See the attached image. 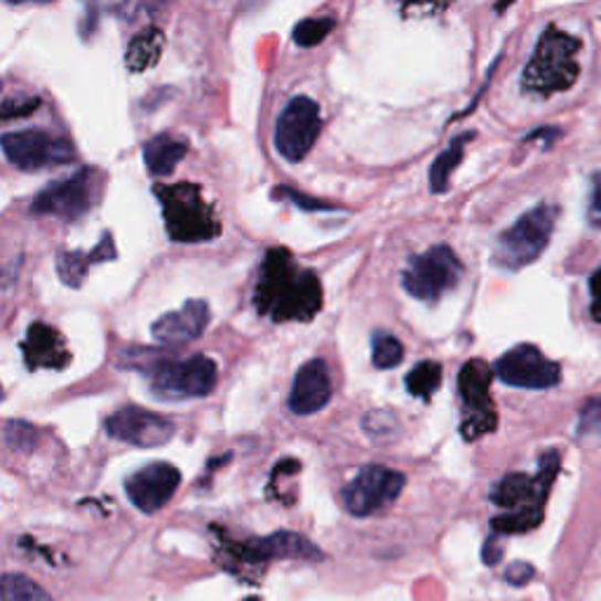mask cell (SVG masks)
Here are the masks:
<instances>
[{
    "label": "cell",
    "mask_w": 601,
    "mask_h": 601,
    "mask_svg": "<svg viewBox=\"0 0 601 601\" xmlns=\"http://www.w3.org/2000/svg\"><path fill=\"white\" fill-rule=\"evenodd\" d=\"M254 306L261 315L273 317V323H310L323 308V285L287 250L275 247L261 263Z\"/></svg>",
    "instance_id": "cell-1"
},
{
    "label": "cell",
    "mask_w": 601,
    "mask_h": 601,
    "mask_svg": "<svg viewBox=\"0 0 601 601\" xmlns=\"http://www.w3.org/2000/svg\"><path fill=\"white\" fill-rule=\"evenodd\" d=\"M125 369L141 371L150 379V390L160 400L207 398L217 388V365L207 355L175 360L172 355L150 348H129L120 355Z\"/></svg>",
    "instance_id": "cell-2"
},
{
    "label": "cell",
    "mask_w": 601,
    "mask_h": 601,
    "mask_svg": "<svg viewBox=\"0 0 601 601\" xmlns=\"http://www.w3.org/2000/svg\"><path fill=\"white\" fill-rule=\"evenodd\" d=\"M578 50L580 41L576 35L557 27L545 29L538 38L531 62L526 64L521 73V89L529 94H540V97H550L555 92L573 87L580 75V64L576 60Z\"/></svg>",
    "instance_id": "cell-3"
},
{
    "label": "cell",
    "mask_w": 601,
    "mask_h": 601,
    "mask_svg": "<svg viewBox=\"0 0 601 601\" xmlns=\"http://www.w3.org/2000/svg\"><path fill=\"white\" fill-rule=\"evenodd\" d=\"M154 193L162 204L167 233L175 242H207L221 233V223L212 204L202 198L200 186L188 181L175 186L158 183Z\"/></svg>",
    "instance_id": "cell-4"
},
{
    "label": "cell",
    "mask_w": 601,
    "mask_h": 601,
    "mask_svg": "<svg viewBox=\"0 0 601 601\" xmlns=\"http://www.w3.org/2000/svg\"><path fill=\"white\" fill-rule=\"evenodd\" d=\"M559 210L557 204H538L500 233L494 247V261L505 271H519L534 263L550 244Z\"/></svg>",
    "instance_id": "cell-5"
},
{
    "label": "cell",
    "mask_w": 601,
    "mask_h": 601,
    "mask_svg": "<svg viewBox=\"0 0 601 601\" xmlns=\"http://www.w3.org/2000/svg\"><path fill=\"white\" fill-rule=\"evenodd\" d=\"M463 277V263L454 250L437 244L409 261L402 273V287L419 300H440L446 292L456 289Z\"/></svg>",
    "instance_id": "cell-6"
},
{
    "label": "cell",
    "mask_w": 601,
    "mask_h": 601,
    "mask_svg": "<svg viewBox=\"0 0 601 601\" xmlns=\"http://www.w3.org/2000/svg\"><path fill=\"white\" fill-rule=\"evenodd\" d=\"M102 175L94 167H85L66 179L45 186L41 193L33 198V214L56 217L64 221L83 219L94 202L99 200Z\"/></svg>",
    "instance_id": "cell-7"
},
{
    "label": "cell",
    "mask_w": 601,
    "mask_h": 601,
    "mask_svg": "<svg viewBox=\"0 0 601 601\" xmlns=\"http://www.w3.org/2000/svg\"><path fill=\"white\" fill-rule=\"evenodd\" d=\"M0 148L6 158L24 172L68 165L75 160V148L71 139L54 135L50 129H19L0 137Z\"/></svg>",
    "instance_id": "cell-8"
},
{
    "label": "cell",
    "mask_w": 601,
    "mask_h": 601,
    "mask_svg": "<svg viewBox=\"0 0 601 601\" xmlns=\"http://www.w3.org/2000/svg\"><path fill=\"white\" fill-rule=\"evenodd\" d=\"M407 477L386 465H367L341 492V503L352 517H371L383 513L400 498Z\"/></svg>",
    "instance_id": "cell-9"
},
{
    "label": "cell",
    "mask_w": 601,
    "mask_h": 601,
    "mask_svg": "<svg viewBox=\"0 0 601 601\" xmlns=\"http://www.w3.org/2000/svg\"><path fill=\"white\" fill-rule=\"evenodd\" d=\"M319 127H323L319 104L310 97H294L282 108L275 125L277 154L287 162H300L313 150Z\"/></svg>",
    "instance_id": "cell-10"
},
{
    "label": "cell",
    "mask_w": 601,
    "mask_h": 601,
    "mask_svg": "<svg viewBox=\"0 0 601 601\" xmlns=\"http://www.w3.org/2000/svg\"><path fill=\"white\" fill-rule=\"evenodd\" d=\"M492 381H494L492 369L479 360L467 362L458 373V392L467 409L461 432L470 442L479 440L482 435H488V432H494L498 425L496 409L492 404Z\"/></svg>",
    "instance_id": "cell-11"
},
{
    "label": "cell",
    "mask_w": 601,
    "mask_h": 601,
    "mask_svg": "<svg viewBox=\"0 0 601 601\" xmlns=\"http://www.w3.org/2000/svg\"><path fill=\"white\" fill-rule=\"evenodd\" d=\"M106 432L118 442L139 449H156L165 446L175 437L177 425L162 413H156L144 407L127 404L118 411H113L106 419Z\"/></svg>",
    "instance_id": "cell-12"
},
{
    "label": "cell",
    "mask_w": 601,
    "mask_h": 601,
    "mask_svg": "<svg viewBox=\"0 0 601 601\" xmlns=\"http://www.w3.org/2000/svg\"><path fill=\"white\" fill-rule=\"evenodd\" d=\"M559 473V454L557 451H548L538 463V473L534 477L529 475H507L503 477L492 492V500L498 507H505L507 513L524 510V507H542L548 500L550 486Z\"/></svg>",
    "instance_id": "cell-13"
},
{
    "label": "cell",
    "mask_w": 601,
    "mask_h": 601,
    "mask_svg": "<svg viewBox=\"0 0 601 601\" xmlns=\"http://www.w3.org/2000/svg\"><path fill=\"white\" fill-rule=\"evenodd\" d=\"M496 376L513 388L548 390L559 383V365L548 360L536 346H517L496 362Z\"/></svg>",
    "instance_id": "cell-14"
},
{
    "label": "cell",
    "mask_w": 601,
    "mask_h": 601,
    "mask_svg": "<svg viewBox=\"0 0 601 601\" xmlns=\"http://www.w3.org/2000/svg\"><path fill=\"white\" fill-rule=\"evenodd\" d=\"M179 484H181L179 467H175L172 463L158 461L135 470V473L125 479V494L137 510H141L144 515H154L172 500Z\"/></svg>",
    "instance_id": "cell-15"
},
{
    "label": "cell",
    "mask_w": 601,
    "mask_h": 601,
    "mask_svg": "<svg viewBox=\"0 0 601 601\" xmlns=\"http://www.w3.org/2000/svg\"><path fill=\"white\" fill-rule=\"evenodd\" d=\"M233 557L247 563L277 561V559H304L323 561L325 552L313 540L294 531H275L263 538H252L247 542H235L231 548Z\"/></svg>",
    "instance_id": "cell-16"
},
{
    "label": "cell",
    "mask_w": 601,
    "mask_h": 601,
    "mask_svg": "<svg viewBox=\"0 0 601 601\" xmlns=\"http://www.w3.org/2000/svg\"><path fill=\"white\" fill-rule=\"evenodd\" d=\"M210 306L202 298H188L186 304L179 310L165 313L160 315L154 327H150V334L158 344L165 346H179V344H191L196 338H200L210 325Z\"/></svg>",
    "instance_id": "cell-17"
},
{
    "label": "cell",
    "mask_w": 601,
    "mask_h": 601,
    "mask_svg": "<svg viewBox=\"0 0 601 601\" xmlns=\"http://www.w3.org/2000/svg\"><path fill=\"white\" fill-rule=\"evenodd\" d=\"M331 400V376L325 360H310L294 376L287 407L296 417H313Z\"/></svg>",
    "instance_id": "cell-18"
},
{
    "label": "cell",
    "mask_w": 601,
    "mask_h": 601,
    "mask_svg": "<svg viewBox=\"0 0 601 601\" xmlns=\"http://www.w3.org/2000/svg\"><path fill=\"white\" fill-rule=\"evenodd\" d=\"M22 350L24 362L31 371L62 369L68 365V350L64 346V338L60 336V331L43 323H33L29 327Z\"/></svg>",
    "instance_id": "cell-19"
},
{
    "label": "cell",
    "mask_w": 601,
    "mask_h": 601,
    "mask_svg": "<svg viewBox=\"0 0 601 601\" xmlns=\"http://www.w3.org/2000/svg\"><path fill=\"white\" fill-rule=\"evenodd\" d=\"M106 259H116V247H113V238L106 233V238L94 247L92 252H62L56 256V273L66 287L78 289L92 263H102Z\"/></svg>",
    "instance_id": "cell-20"
},
{
    "label": "cell",
    "mask_w": 601,
    "mask_h": 601,
    "mask_svg": "<svg viewBox=\"0 0 601 601\" xmlns=\"http://www.w3.org/2000/svg\"><path fill=\"white\" fill-rule=\"evenodd\" d=\"M162 52H165V33L156 27H148L129 41L125 52L127 68L135 73L154 68L160 62Z\"/></svg>",
    "instance_id": "cell-21"
},
{
    "label": "cell",
    "mask_w": 601,
    "mask_h": 601,
    "mask_svg": "<svg viewBox=\"0 0 601 601\" xmlns=\"http://www.w3.org/2000/svg\"><path fill=\"white\" fill-rule=\"evenodd\" d=\"M186 141L172 139L169 135H158L144 146V162L154 177H167L175 172V167L186 156Z\"/></svg>",
    "instance_id": "cell-22"
},
{
    "label": "cell",
    "mask_w": 601,
    "mask_h": 601,
    "mask_svg": "<svg viewBox=\"0 0 601 601\" xmlns=\"http://www.w3.org/2000/svg\"><path fill=\"white\" fill-rule=\"evenodd\" d=\"M0 601H52V597L24 573H3L0 576Z\"/></svg>",
    "instance_id": "cell-23"
},
{
    "label": "cell",
    "mask_w": 601,
    "mask_h": 601,
    "mask_svg": "<svg viewBox=\"0 0 601 601\" xmlns=\"http://www.w3.org/2000/svg\"><path fill=\"white\" fill-rule=\"evenodd\" d=\"M467 139H470L467 135L458 137L454 144L446 146V150H442L435 162H432V167H430V191H435V193L446 191V183H449L451 172H454V167L463 160V146H465Z\"/></svg>",
    "instance_id": "cell-24"
},
{
    "label": "cell",
    "mask_w": 601,
    "mask_h": 601,
    "mask_svg": "<svg viewBox=\"0 0 601 601\" xmlns=\"http://www.w3.org/2000/svg\"><path fill=\"white\" fill-rule=\"evenodd\" d=\"M404 383H407L409 394H413V398L430 400L442 383V367L437 362H430V360L419 362L407 373Z\"/></svg>",
    "instance_id": "cell-25"
},
{
    "label": "cell",
    "mask_w": 601,
    "mask_h": 601,
    "mask_svg": "<svg viewBox=\"0 0 601 601\" xmlns=\"http://www.w3.org/2000/svg\"><path fill=\"white\" fill-rule=\"evenodd\" d=\"M542 521V507H524V510L505 513L492 521V529L498 536H510V534H526L538 529Z\"/></svg>",
    "instance_id": "cell-26"
},
{
    "label": "cell",
    "mask_w": 601,
    "mask_h": 601,
    "mask_svg": "<svg viewBox=\"0 0 601 601\" xmlns=\"http://www.w3.org/2000/svg\"><path fill=\"white\" fill-rule=\"evenodd\" d=\"M404 357V346L398 336L388 331H376L371 338V360L379 369H394Z\"/></svg>",
    "instance_id": "cell-27"
},
{
    "label": "cell",
    "mask_w": 601,
    "mask_h": 601,
    "mask_svg": "<svg viewBox=\"0 0 601 601\" xmlns=\"http://www.w3.org/2000/svg\"><path fill=\"white\" fill-rule=\"evenodd\" d=\"M336 19L334 17H308L300 19L294 27L292 38L298 48H315L325 41V38L334 31Z\"/></svg>",
    "instance_id": "cell-28"
},
{
    "label": "cell",
    "mask_w": 601,
    "mask_h": 601,
    "mask_svg": "<svg viewBox=\"0 0 601 601\" xmlns=\"http://www.w3.org/2000/svg\"><path fill=\"white\" fill-rule=\"evenodd\" d=\"M3 442L14 451H33L38 442V430L24 421H8L3 423Z\"/></svg>",
    "instance_id": "cell-29"
},
{
    "label": "cell",
    "mask_w": 601,
    "mask_h": 601,
    "mask_svg": "<svg viewBox=\"0 0 601 601\" xmlns=\"http://www.w3.org/2000/svg\"><path fill=\"white\" fill-rule=\"evenodd\" d=\"M576 435L580 442L601 440V398L590 400L586 407L580 409Z\"/></svg>",
    "instance_id": "cell-30"
},
{
    "label": "cell",
    "mask_w": 601,
    "mask_h": 601,
    "mask_svg": "<svg viewBox=\"0 0 601 601\" xmlns=\"http://www.w3.org/2000/svg\"><path fill=\"white\" fill-rule=\"evenodd\" d=\"M365 430L369 432L371 437H392L394 432H398V419L392 417L390 411H371L362 421Z\"/></svg>",
    "instance_id": "cell-31"
},
{
    "label": "cell",
    "mask_w": 601,
    "mask_h": 601,
    "mask_svg": "<svg viewBox=\"0 0 601 601\" xmlns=\"http://www.w3.org/2000/svg\"><path fill=\"white\" fill-rule=\"evenodd\" d=\"M273 196H275L277 200H289V202H294L296 207H300V210H308V212H327V210H336L334 204H327V202H323V200H315V198L300 196V193H296L294 188H289V186H280Z\"/></svg>",
    "instance_id": "cell-32"
},
{
    "label": "cell",
    "mask_w": 601,
    "mask_h": 601,
    "mask_svg": "<svg viewBox=\"0 0 601 601\" xmlns=\"http://www.w3.org/2000/svg\"><path fill=\"white\" fill-rule=\"evenodd\" d=\"M534 573H536V569L531 567V563H526V561H513L510 567L505 569V580L510 582V586L521 588V586H526V582H529V580L534 578Z\"/></svg>",
    "instance_id": "cell-33"
},
{
    "label": "cell",
    "mask_w": 601,
    "mask_h": 601,
    "mask_svg": "<svg viewBox=\"0 0 601 601\" xmlns=\"http://www.w3.org/2000/svg\"><path fill=\"white\" fill-rule=\"evenodd\" d=\"M588 219L594 229H601V172L592 177V193H590V207H588Z\"/></svg>",
    "instance_id": "cell-34"
},
{
    "label": "cell",
    "mask_w": 601,
    "mask_h": 601,
    "mask_svg": "<svg viewBox=\"0 0 601 601\" xmlns=\"http://www.w3.org/2000/svg\"><path fill=\"white\" fill-rule=\"evenodd\" d=\"M500 557H503V545H500V538H498V536L486 538L484 548H482V559H484L486 567H496V563L500 561Z\"/></svg>",
    "instance_id": "cell-35"
},
{
    "label": "cell",
    "mask_w": 601,
    "mask_h": 601,
    "mask_svg": "<svg viewBox=\"0 0 601 601\" xmlns=\"http://www.w3.org/2000/svg\"><path fill=\"white\" fill-rule=\"evenodd\" d=\"M590 294H592V317L594 323L601 325V266L590 277Z\"/></svg>",
    "instance_id": "cell-36"
},
{
    "label": "cell",
    "mask_w": 601,
    "mask_h": 601,
    "mask_svg": "<svg viewBox=\"0 0 601 601\" xmlns=\"http://www.w3.org/2000/svg\"><path fill=\"white\" fill-rule=\"evenodd\" d=\"M242 601H261L259 597H247V599H242Z\"/></svg>",
    "instance_id": "cell-37"
},
{
    "label": "cell",
    "mask_w": 601,
    "mask_h": 601,
    "mask_svg": "<svg viewBox=\"0 0 601 601\" xmlns=\"http://www.w3.org/2000/svg\"><path fill=\"white\" fill-rule=\"evenodd\" d=\"M3 398H6V394H3V386H0V402H3Z\"/></svg>",
    "instance_id": "cell-38"
}]
</instances>
